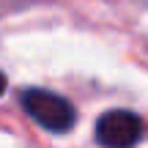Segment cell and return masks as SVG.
Wrapping results in <instances>:
<instances>
[{"mask_svg": "<svg viewBox=\"0 0 148 148\" xmlns=\"http://www.w3.org/2000/svg\"><path fill=\"white\" fill-rule=\"evenodd\" d=\"M22 107H25V112L38 126L49 129V132H55V134L69 132L74 126V107L63 96L52 93V90L27 88L25 93H22Z\"/></svg>", "mask_w": 148, "mask_h": 148, "instance_id": "6da1fadb", "label": "cell"}, {"mask_svg": "<svg viewBox=\"0 0 148 148\" xmlns=\"http://www.w3.org/2000/svg\"><path fill=\"white\" fill-rule=\"evenodd\" d=\"M143 123L129 110H110L96 121V140L107 148H129L137 143Z\"/></svg>", "mask_w": 148, "mask_h": 148, "instance_id": "7a4b0ae2", "label": "cell"}, {"mask_svg": "<svg viewBox=\"0 0 148 148\" xmlns=\"http://www.w3.org/2000/svg\"><path fill=\"white\" fill-rule=\"evenodd\" d=\"M3 90H5V77H3V71H0V96H3Z\"/></svg>", "mask_w": 148, "mask_h": 148, "instance_id": "3957f363", "label": "cell"}]
</instances>
